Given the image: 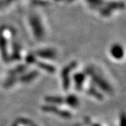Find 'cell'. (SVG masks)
I'll use <instances>...</instances> for the list:
<instances>
[{"instance_id": "6da1fadb", "label": "cell", "mask_w": 126, "mask_h": 126, "mask_svg": "<svg viewBox=\"0 0 126 126\" xmlns=\"http://www.w3.org/2000/svg\"><path fill=\"white\" fill-rule=\"evenodd\" d=\"M67 103L69 105L71 106H73V107H75L77 105V100L75 97H69L68 99H67Z\"/></svg>"}]
</instances>
